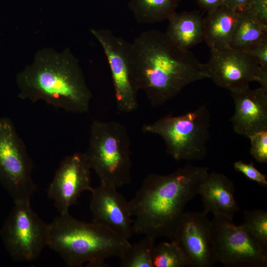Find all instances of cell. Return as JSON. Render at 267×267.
Segmentation results:
<instances>
[{"label":"cell","instance_id":"obj_16","mask_svg":"<svg viewBox=\"0 0 267 267\" xmlns=\"http://www.w3.org/2000/svg\"><path fill=\"white\" fill-rule=\"evenodd\" d=\"M206 214L222 215L233 219L239 208L234 199L232 181L222 173H208L199 189Z\"/></svg>","mask_w":267,"mask_h":267},{"label":"cell","instance_id":"obj_6","mask_svg":"<svg viewBox=\"0 0 267 267\" xmlns=\"http://www.w3.org/2000/svg\"><path fill=\"white\" fill-rule=\"evenodd\" d=\"M211 115L205 105L182 115L169 114L142 127L144 133L164 140L167 153L178 161L201 160L206 156Z\"/></svg>","mask_w":267,"mask_h":267},{"label":"cell","instance_id":"obj_15","mask_svg":"<svg viewBox=\"0 0 267 267\" xmlns=\"http://www.w3.org/2000/svg\"><path fill=\"white\" fill-rule=\"evenodd\" d=\"M231 93L235 106L230 119L234 132L248 138L267 131V90L248 87Z\"/></svg>","mask_w":267,"mask_h":267},{"label":"cell","instance_id":"obj_11","mask_svg":"<svg viewBox=\"0 0 267 267\" xmlns=\"http://www.w3.org/2000/svg\"><path fill=\"white\" fill-rule=\"evenodd\" d=\"M100 44L107 59L113 80L117 110L129 113L138 107L136 89L132 78L130 43L103 28L90 29Z\"/></svg>","mask_w":267,"mask_h":267},{"label":"cell","instance_id":"obj_1","mask_svg":"<svg viewBox=\"0 0 267 267\" xmlns=\"http://www.w3.org/2000/svg\"><path fill=\"white\" fill-rule=\"evenodd\" d=\"M130 54L134 85L153 107L163 105L187 85L209 78L206 64L157 30L140 33L130 43Z\"/></svg>","mask_w":267,"mask_h":267},{"label":"cell","instance_id":"obj_2","mask_svg":"<svg viewBox=\"0 0 267 267\" xmlns=\"http://www.w3.org/2000/svg\"><path fill=\"white\" fill-rule=\"evenodd\" d=\"M208 171L187 165L168 175H148L129 201L134 232L172 240L186 203L198 194Z\"/></svg>","mask_w":267,"mask_h":267},{"label":"cell","instance_id":"obj_19","mask_svg":"<svg viewBox=\"0 0 267 267\" xmlns=\"http://www.w3.org/2000/svg\"><path fill=\"white\" fill-rule=\"evenodd\" d=\"M238 13L230 47L244 50L267 39V24L248 10L238 12Z\"/></svg>","mask_w":267,"mask_h":267},{"label":"cell","instance_id":"obj_17","mask_svg":"<svg viewBox=\"0 0 267 267\" xmlns=\"http://www.w3.org/2000/svg\"><path fill=\"white\" fill-rule=\"evenodd\" d=\"M238 11L225 4L209 11L204 21V41L210 49L230 47Z\"/></svg>","mask_w":267,"mask_h":267},{"label":"cell","instance_id":"obj_25","mask_svg":"<svg viewBox=\"0 0 267 267\" xmlns=\"http://www.w3.org/2000/svg\"><path fill=\"white\" fill-rule=\"evenodd\" d=\"M233 167L236 171L242 173L248 179L262 186H267V176L256 169L253 162L246 163L242 161H236L233 164Z\"/></svg>","mask_w":267,"mask_h":267},{"label":"cell","instance_id":"obj_7","mask_svg":"<svg viewBox=\"0 0 267 267\" xmlns=\"http://www.w3.org/2000/svg\"><path fill=\"white\" fill-rule=\"evenodd\" d=\"M48 224L33 210L30 201L14 202L0 231L4 246L15 261L30 262L47 245Z\"/></svg>","mask_w":267,"mask_h":267},{"label":"cell","instance_id":"obj_13","mask_svg":"<svg viewBox=\"0 0 267 267\" xmlns=\"http://www.w3.org/2000/svg\"><path fill=\"white\" fill-rule=\"evenodd\" d=\"M207 214L184 212L172 239L183 249L192 267H211L217 262L211 242V221Z\"/></svg>","mask_w":267,"mask_h":267},{"label":"cell","instance_id":"obj_10","mask_svg":"<svg viewBox=\"0 0 267 267\" xmlns=\"http://www.w3.org/2000/svg\"><path fill=\"white\" fill-rule=\"evenodd\" d=\"M206 64L209 78L218 86L231 92L249 87L253 81L260 84L267 78V68L258 64L246 52L228 47L210 49Z\"/></svg>","mask_w":267,"mask_h":267},{"label":"cell","instance_id":"obj_18","mask_svg":"<svg viewBox=\"0 0 267 267\" xmlns=\"http://www.w3.org/2000/svg\"><path fill=\"white\" fill-rule=\"evenodd\" d=\"M168 20L165 33L179 47L188 50L204 41V18L198 12H175Z\"/></svg>","mask_w":267,"mask_h":267},{"label":"cell","instance_id":"obj_28","mask_svg":"<svg viewBox=\"0 0 267 267\" xmlns=\"http://www.w3.org/2000/svg\"><path fill=\"white\" fill-rule=\"evenodd\" d=\"M253 0H225L224 4L235 10L240 12L247 10Z\"/></svg>","mask_w":267,"mask_h":267},{"label":"cell","instance_id":"obj_9","mask_svg":"<svg viewBox=\"0 0 267 267\" xmlns=\"http://www.w3.org/2000/svg\"><path fill=\"white\" fill-rule=\"evenodd\" d=\"M210 235L217 262L226 267H267V250L233 219L214 215Z\"/></svg>","mask_w":267,"mask_h":267},{"label":"cell","instance_id":"obj_22","mask_svg":"<svg viewBox=\"0 0 267 267\" xmlns=\"http://www.w3.org/2000/svg\"><path fill=\"white\" fill-rule=\"evenodd\" d=\"M154 238L145 236L140 241L131 244L120 258L122 267H153Z\"/></svg>","mask_w":267,"mask_h":267},{"label":"cell","instance_id":"obj_14","mask_svg":"<svg viewBox=\"0 0 267 267\" xmlns=\"http://www.w3.org/2000/svg\"><path fill=\"white\" fill-rule=\"evenodd\" d=\"M117 188L100 184L90 190L92 222L128 239L134 233L129 201Z\"/></svg>","mask_w":267,"mask_h":267},{"label":"cell","instance_id":"obj_5","mask_svg":"<svg viewBox=\"0 0 267 267\" xmlns=\"http://www.w3.org/2000/svg\"><path fill=\"white\" fill-rule=\"evenodd\" d=\"M84 153L100 184L117 188L131 182V142L126 127L121 123L94 120Z\"/></svg>","mask_w":267,"mask_h":267},{"label":"cell","instance_id":"obj_29","mask_svg":"<svg viewBox=\"0 0 267 267\" xmlns=\"http://www.w3.org/2000/svg\"><path fill=\"white\" fill-rule=\"evenodd\" d=\"M201 7L208 12L214 10L224 4L225 0H196Z\"/></svg>","mask_w":267,"mask_h":267},{"label":"cell","instance_id":"obj_24","mask_svg":"<svg viewBox=\"0 0 267 267\" xmlns=\"http://www.w3.org/2000/svg\"><path fill=\"white\" fill-rule=\"evenodd\" d=\"M251 142L250 154L259 163L267 162V131L257 133L248 137Z\"/></svg>","mask_w":267,"mask_h":267},{"label":"cell","instance_id":"obj_21","mask_svg":"<svg viewBox=\"0 0 267 267\" xmlns=\"http://www.w3.org/2000/svg\"><path fill=\"white\" fill-rule=\"evenodd\" d=\"M152 265L153 267H192L190 260L183 249L174 240L155 245Z\"/></svg>","mask_w":267,"mask_h":267},{"label":"cell","instance_id":"obj_3","mask_svg":"<svg viewBox=\"0 0 267 267\" xmlns=\"http://www.w3.org/2000/svg\"><path fill=\"white\" fill-rule=\"evenodd\" d=\"M16 83L21 99L42 100L68 112H87L92 97L78 59L68 48L39 50L33 62L17 74Z\"/></svg>","mask_w":267,"mask_h":267},{"label":"cell","instance_id":"obj_26","mask_svg":"<svg viewBox=\"0 0 267 267\" xmlns=\"http://www.w3.org/2000/svg\"><path fill=\"white\" fill-rule=\"evenodd\" d=\"M243 51L252 56L259 65L267 68V39Z\"/></svg>","mask_w":267,"mask_h":267},{"label":"cell","instance_id":"obj_20","mask_svg":"<svg viewBox=\"0 0 267 267\" xmlns=\"http://www.w3.org/2000/svg\"><path fill=\"white\" fill-rule=\"evenodd\" d=\"M178 6V0H130L128 3L136 22L142 24L168 20Z\"/></svg>","mask_w":267,"mask_h":267},{"label":"cell","instance_id":"obj_8","mask_svg":"<svg viewBox=\"0 0 267 267\" xmlns=\"http://www.w3.org/2000/svg\"><path fill=\"white\" fill-rule=\"evenodd\" d=\"M33 167L12 121L0 118V182L13 202L30 201L36 189L32 177Z\"/></svg>","mask_w":267,"mask_h":267},{"label":"cell","instance_id":"obj_12","mask_svg":"<svg viewBox=\"0 0 267 267\" xmlns=\"http://www.w3.org/2000/svg\"><path fill=\"white\" fill-rule=\"evenodd\" d=\"M90 171L84 153H75L62 161L47 190L59 214L69 213L81 193L90 191Z\"/></svg>","mask_w":267,"mask_h":267},{"label":"cell","instance_id":"obj_23","mask_svg":"<svg viewBox=\"0 0 267 267\" xmlns=\"http://www.w3.org/2000/svg\"><path fill=\"white\" fill-rule=\"evenodd\" d=\"M242 224L247 231L267 250V212L261 209L245 211Z\"/></svg>","mask_w":267,"mask_h":267},{"label":"cell","instance_id":"obj_27","mask_svg":"<svg viewBox=\"0 0 267 267\" xmlns=\"http://www.w3.org/2000/svg\"><path fill=\"white\" fill-rule=\"evenodd\" d=\"M248 10L263 23L267 24V0H253Z\"/></svg>","mask_w":267,"mask_h":267},{"label":"cell","instance_id":"obj_4","mask_svg":"<svg viewBox=\"0 0 267 267\" xmlns=\"http://www.w3.org/2000/svg\"><path fill=\"white\" fill-rule=\"evenodd\" d=\"M131 244L128 239L95 222L59 214L48 224L47 245L69 267H106V259L120 258Z\"/></svg>","mask_w":267,"mask_h":267}]
</instances>
